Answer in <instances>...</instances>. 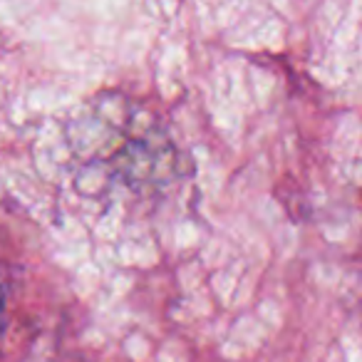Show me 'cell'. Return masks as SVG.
Wrapping results in <instances>:
<instances>
[{
	"label": "cell",
	"mask_w": 362,
	"mask_h": 362,
	"mask_svg": "<svg viewBox=\"0 0 362 362\" xmlns=\"http://www.w3.org/2000/svg\"><path fill=\"white\" fill-rule=\"evenodd\" d=\"M0 330H3V296H0Z\"/></svg>",
	"instance_id": "cell-1"
}]
</instances>
